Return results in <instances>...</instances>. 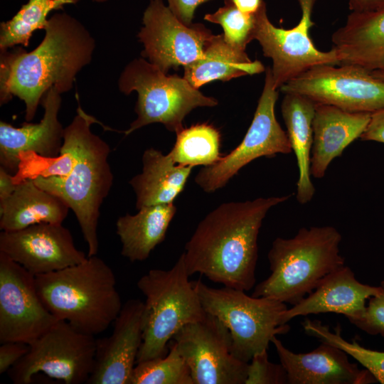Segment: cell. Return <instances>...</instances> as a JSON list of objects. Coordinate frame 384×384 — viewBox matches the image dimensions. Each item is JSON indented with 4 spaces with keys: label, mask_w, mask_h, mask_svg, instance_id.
<instances>
[{
    "label": "cell",
    "mask_w": 384,
    "mask_h": 384,
    "mask_svg": "<svg viewBox=\"0 0 384 384\" xmlns=\"http://www.w3.org/2000/svg\"><path fill=\"white\" fill-rule=\"evenodd\" d=\"M17 183L14 176L0 167V201L11 196L14 191Z\"/></svg>",
    "instance_id": "38"
},
{
    "label": "cell",
    "mask_w": 384,
    "mask_h": 384,
    "mask_svg": "<svg viewBox=\"0 0 384 384\" xmlns=\"http://www.w3.org/2000/svg\"><path fill=\"white\" fill-rule=\"evenodd\" d=\"M144 303L127 300L114 321L112 334L97 340L89 384H131L143 341Z\"/></svg>",
    "instance_id": "17"
},
{
    "label": "cell",
    "mask_w": 384,
    "mask_h": 384,
    "mask_svg": "<svg viewBox=\"0 0 384 384\" xmlns=\"http://www.w3.org/2000/svg\"><path fill=\"white\" fill-rule=\"evenodd\" d=\"M331 41L341 64L358 65L384 77V6L352 11L345 24L334 31Z\"/></svg>",
    "instance_id": "22"
},
{
    "label": "cell",
    "mask_w": 384,
    "mask_h": 384,
    "mask_svg": "<svg viewBox=\"0 0 384 384\" xmlns=\"http://www.w3.org/2000/svg\"><path fill=\"white\" fill-rule=\"evenodd\" d=\"M142 160V172L129 181L136 195V208L173 203L193 167L177 164L169 153L154 148L145 150Z\"/></svg>",
    "instance_id": "24"
},
{
    "label": "cell",
    "mask_w": 384,
    "mask_h": 384,
    "mask_svg": "<svg viewBox=\"0 0 384 384\" xmlns=\"http://www.w3.org/2000/svg\"><path fill=\"white\" fill-rule=\"evenodd\" d=\"M204 19L220 25L224 39L240 49L245 50L247 45L254 40L256 14H245L233 6L224 5L214 13L206 14Z\"/></svg>",
    "instance_id": "32"
},
{
    "label": "cell",
    "mask_w": 384,
    "mask_h": 384,
    "mask_svg": "<svg viewBox=\"0 0 384 384\" xmlns=\"http://www.w3.org/2000/svg\"><path fill=\"white\" fill-rule=\"evenodd\" d=\"M44 31L42 41L30 52L22 48L1 50L0 105L17 97L24 102L26 122L33 120L50 87L60 94L72 90L95 49L90 32L67 13L52 15Z\"/></svg>",
    "instance_id": "2"
},
{
    "label": "cell",
    "mask_w": 384,
    "mask_h": 384,
    "mask_svg": "<svg viewBox=\"0 0 384 384\" xmlns=\"http://www.w3.org/2000/svg\"><path fill=\"white\" fill-rule=\"evenodd\" d=\"M384 6V0H348L349 9L363 12L378 9Z\"/></svg>",
    "instance_id": "40"
},
{
    "label": "cell",
    "mask_w": 384,
    "mask_h": 384,
    "mask_svg": "<svg viewBox=\"0 0 384 384\" xmlns=\"http://www.w3.org/2000/svg\"><path fill=\"white\" fill-rule=\"evenodd\" d=\"M382 292L358 281L351 269L346 265L326 276L318 286L299 303L287 309L282 315V323L299 316L336 313L344 315L349 321L364 311L366 301Z\"/></svg>",
    "instance_id": "20"
},
{
    "label": "cell",
    "mask_w": 384,
    "mask_h": 384,
    "mask_svg": "<svg viewBox=\"0 0 384 384\" xmlns=\"http://www.w3.org/2000/svg\"><path fill=\"white\" fill-rule=\"evenodd\" d=\"M370 117V112H351L333 105L315 103L311 176L323 178L331 162L361 137Z\"/></svg>",
    "instance_id": "21"
},
{
    "label": "cell",
    "mask_w": 384,
    "mask_h": 384,
    "mask_svg": "<svg viewBox=\"0 0 384 384\" xmlns=\"http://www.w3.org/2000/svg\"><path fill=\"white\" fill-rule=\"evenodd\" d=\"M302 327L309 336L319 338L320 341L335 346L348 355L355 358L365 369L368 370L377 382L384 384V352L366 348L356 341L345 340L341 334V328L337 326L332 332L320 321L305 319Z\"/></svg>",
    "instance_id": "31"
},
{
    "label": "cell",
    "mask_w": 384,
    "mask_h": 384,
    "mask_svg": "<svg viewBox=\"0 0 384 384\" xmlns=\"http://www.w3.org/2000/svg\"><path fill=\"white\" fill-rule=\"evenodd\" d=\"M92 1L97 3H105V2L108 1L109 0H92Z\"/></svg>",
    "instance_id": "41"
},
{
    "label": "cell",
    "mask_w": 384,
    "mask_h": 384,
    "mask_svg": "<svg viewBox=\"0 0 384 384\" xmlns=\"http://www.w3.org/2000/svg\"><path fill=\"white\" fill-rule=\"evenodd\" d=\"M206 311L228 329L234 354L249 363L253 356L267 350L272 338L284 334L289 326L282 323L285 303L270 297L248 296L245 291L223 287L213 288L201 279L192 281Z\"/></svg>",
    "instance_id": "8"
},
{
    "label": "cell",
    "mask_w": 384,
    "mask_h": 384,
    "mask_svg": "<svg viewBox=\"0 0 384 384\" xmlns=\"http://www.w3.org/2000/svg\"><path fill=\"white\" fill-rule=\"evenodd\" d=\"M46 309L77 330L95 336L114 323L122 307L112 268L97 255L82 262L35 276Z\"/></svg>",
    "instance_id": "4"
},
{
    "label": "cell",
    "mask_w": 384,
    "mask_h": 384,
    "mask_svg": "<svg viewBox=\"0 0 384 384\" xmlns=\"http://www.w3.org/2000/svg\"><path fill=\"white\" fill-rule=\"evenodd\" d=\"M280 90L351 112L384 110V80L355 65L314 67L284 84Z\"/></svg>",
    "instance_id": "12"
},
{
    "label": "cell",
    "mask_w": 384,
    "mask_h": 384,
    "mask_svg": "<svg viewBox=\"0 0 384 384\" xmlns=\"http://www.w3.org/2000/svg\"><path fill=\"white\" fill-rule=\"evenodd\" d=\"M378 78H379V77H378ZM380 78H381V79L384 80V77H380Z\"/></svg>",
    "instance_id": "42"
},
{
    "label": "cell",
    "mask_w": 384,
    "mask_h": 384,
    "mask_svg": "<svg viewBox=\"0 0 384 384\" xmlns=\"http://www.w3.org/2000/svg\"><path fill=\"white\" fill-rule=\"evenodd\" d=\"M292 195L223 203L199 222L182 253L189 276L242 291L256 282L257 238L267 212Z\"/></svg>",
    "instance_id": "1"
},
{
    "label": "cell",
    "mask_w": 384,
    "mask_h": 384,
    "mask_svg": "<svg viewBox=\"0 0 384 384\" xmlns=\"http://www.w3.org/2000/svg\"><path fill=\"white\" fill-rule=\"evenodd\" d=\"M316 1L298 0L302 17L298 24L289 29L276 27L270 22L265 3L256 13L254 39L259 42L264 55L272 60L271 75L277 90L314 67L341 64L334 48L321 51L310 38L309 29L315 24L311 16Z\"/></svg>",
    "instance_id": "11"
},
{
    "label": "cell",
    "mask_w": 384,
    "mask_h": 384,
    "mask_svg": "<svg viewBox=\"0 0 384 384\" xmlns=\"http://www.w3.org/2000/svg\"><path fill=\"white\" fill-rule=\"evenodd\" d=\"M58 321L43 304L35 276L0 252V343L28 344Z\"/></svg>",
    "instance_id": "15"
},
{
    "label": "cell",
    "mask_w": 384,
    "mask_h": 384,
    "mask_svg": "<svg viewBox=\"0 0 384 384\" xmlns=\"http://www.w3.org/2000/svg\"><path fill=\"white\" fill-rule=\"evenodd\" d=\"M138 38L142 55L164 73L200 59L211 31L202 23H182L162 0H150Z\"/></svg>",
    "instance_id": "14"
},
{
    "label": "cell",
    "mask_w": 384,
    "mask_h": 384,
    "mask_svg": "<svg viewBox=\"0 0 384 384\" xmlns=\"http://www.w3.org/2000/svg\"><path fill=\"white\" fill-rule=\"evenodd\" d=\"M176 134V142L169 154L177 164L204 167L212 166L221 159V135L212 124H196Z\"/></svg>",
    "instance_id": "29"
},
{
    "label": "cell",
    "mask_w": 384,
    "mask_h": 384,
    "mask_svg": "<svg viewBox=\"0 0 384 384\" xmlns=\"http://www.w3.org/2000/svg\"><path fill=\"white\" fill-rule=\"evenodd\" d=\"M189 277L181 254L170 270H150L138 279L146 299L137 363L164 356L178 330L207 315Z\"/></svg>",
    "instance_id": "6"
},
{
    "label": "cell",
    "mask_w": 384,
    "mask_h": 384,
    "mask_svg": "<svg viewBox=\"0 0 384 384\" xmlns=\"http://www.w3.org/2000/svg\"><path fill=\"white\" fill-rule=\"evenodd\" d=\"M80 0H28L9 20L0 24V50L17 45L27 47L36 30H45L48 15Z\"/></svg>",
    "instance_id": "28"
},
{
    "label": "cell",
    "mask_w": 384,
    "mask_h": 384,
    "mask_svg": "<svg viewBox=\"0 0 384 384\" xmlns=\"http://www.w3.org/2000/svg\"><path fill=\"white\" fill-rule=\"evenodd\" d=\"M183 68V78L196 89L215 80L228 81L265 70L261 62L252 61L245 50L228 43L223 33L213 35L202 57Z\"/></svg>",
    "instance_id": "27"
},
{
    "label": "cell",
    "mask_w": 384,
    "mask_h": 384,
    "mask_svg": "<svg viewBox=\"0 0 384 384\" xmlns=\"http://www.w3.org/2000/svg\"><path fill=\"white\" fill-rule=\"evenodd\" d=\"M224 3L245 14H255L265 2L263 0H224Z\"/></svg>",
    "instance_id": "39"
},
{
    "label": "cell",
    "mask_w": 384,
    "mask_h": 384,
    "mask_svg": "<svg viewBox=\"0 0 384 384\" xmlns=\"http://www.w3.org/2000/svg\"><path fill=\"white\" fill-rule=\"evenodd\" d=\"M186 362L193 384H245L248 363L233 353L226 326L207 313L200 321L188 324L171 339Z\"/></svg>",
    "instance_id": "13"
},
{
    "label": "cell",
    "mask_w": 384,
    "mask_h": 384,
    "mask_svg": "<svg viewBox=\"0 0 384 384\" xmlns=\"http://www.w3.org/2000/svg\"><path fill=\"white\" fill-rule=\"evenodd\" d=\"M287 375L281 363H272L268 359L267 350L253 356L248 363L245 384H286Z\"/></svg>",
    "instance_id": "33"
},
{
    "label": "cell",
    "mask_w": 384,
    "mask_h": 384,
    "mask_svg": "<svg viewBox=\"0 0 384 384\" xmlns=\"http://www.w3.org/2000/svg\"><path fill=\"white\" fill-rule=\"evenodd\" d=\"M314 110L315 103L309 99L297 94H284L281 112L299 169L296 198L300 204L310 202L315 193L310 174Z\"/></svg>",
    "instance_id": "26"
},
{
    "label": "cell",
    "mask_w": 384,
    "mask_h": 384,
    "mask_svg": "<svg viewBox=\"0 0 384 384\" xmlns=\"http://www.w3.org/2000/svg\"><path fill=\"white\" fill-rule=\"evenodd\" d=\"M176 213L173 203L144 206L134 215L120 216L116 222V233L122 244L121 255L132 262L147 259L164 241Z\"/></svg>",
    "instance_id": "25"
},
{
    "label": "cell",
    "mask_w": 384,
    "mask_h": 384,
    "mask_svg": "<svg viewBox=\"0 0 384 384\" xmlns=\"http://www.w3.org/2000/svg\"><path fill=\"white\" fill-rule=\"evenodd\" d=\"M211 0H166L167 6L184 24L190 26L196 9L202 4Z\"/></svg>",
    "instance_id": "36"
},
{
    "label": "cell",
    "mask_w": 384,
    "mask_h": 384,
    "mask_svg": "<svg viewBox=\"0 0 384 384\" xmlns=\"http://www.w3.org/2000/svg\"><path fill=\"white\" fill-rule=\"evenodd\" d=\"M69 209L62 198L40 188L33 178H24L0 201V229L16 231L38 223L60 224Z\"/></svg>",
    "instance_id": "23"
},
{
    "label": "cell",
    "mask_w": 384,
    "mask_h": 384,
    "mask_svg": "<svg viewBox=\"0 0 384 384\" xmlns=\"http://www.w3.org/2000/svg\"><path fill=\"white\" fill-rule=\"evenodd\" d=\"M273 343L289 384H368L376 383L366 369L361 370L342 349L321 342L312 351L297 353L274 336Z\"/></svg>",
    "instance_id": "19"
},
{
    "label": "cell",
    "mask_w": 384,
    "mask_h": 384,
    "mask_svg": "<svg viewBox=\"0 0 384 384\" xmlns=\"http://www.w3.org/2000/svg\"><path fill=\"white\" fill-rule=\"evenodd\" d=\"M96 122L98 121L78 105L75 116L65 128L75 151L70 172L65 177L39 176L33 178L37 186L62 198L73 211L87 245L88 257L97 255L100 208L113 183L108 161L110 147L92 132L91 126Z\"/></svg>",
    "instance_id": "3"
},
{
    "label": "cell",
    "mask_w": 384,
    "mask_h": 384,
    "mask_svg": "<svg viewBox=\"0 0 384 384\" xmlns=\"http://www.w3.org/2000/svg\"><path fill=\"white\" fill-rule=\"evenodd\" d=\"M131 384H193L190 369L171 340L164 356L137 363Z\"/></svg>",
    "instance_id": "30"
},
{
    "label": "cell",
    "mask_w": 384,
    "mask_h": 384,
    "mask_svg": "<svg viewBox=\"0 0 384 384\" xmlns=\"http://www.w3.org/2000/svg\"><path fill=\"white\" fill-rule=\"evenodd\" d=\"M0 252L36 275L83 262L70 231L62 223H38L16 231H1Z\"/></svg>",
    "instance_id": "16"
},
{
    "label": "cell",
    "mask_w": 384,
    "mask_h": 384,
    "mask_svg": "<svg viewBox=\"0 0 384 384\" xmlns=\"http://www.w3.org/2000/svg\"><path fill=\"white\" fill-rule=\"evenodd\" d=\"M341 234L334 227L302 228L291 238H277L268 252L270 274L252 296L295 305L328 274L345 265Z\"/></svg>",
    "instance_id": "5"
},
{
    "label": "cell",
    "mask_w": 384,
    "mask_h": 384,
    "mask_svg": "<svg viewBox=\"0 0 384 384\" xmlns=\"http://www.w3.org/2000/svg\"><path fill=\"white\" fill-rule=\"evenodd\" d=\"M29 346L23 342L9 341L0 346V373L11 368L28 351Z\"/></svg>",
    "instance_id": "35"
},
{
    "label": "cell",
    "mask_w": 384,
    "mask_h": 384,
    "mask_svg": "<svg viewBox=\"0 0 384 384\" xmlns=\"http://www.w3.org/2000/svg\"><path fill=\"white\" fill-rule=\"evenodd\" d=\"M360 139L384 144V110L371 113L370 120Z\"/></svg>",
    "instance_id": "37"
},
{
    "label": "cell",
    "mask_w": 384,
    "mask_h": 384,
    "mask_svg": "<svg viewBox=\"0 0 384 384\" xmlns=\"http://www.w3.org/2000/svg\"><path fill=\"white\" fill-rule=\"evenodd\" d=\"M278 95L271 69L267 67L263 90L243 139L217 163L204 166L195 176V183L204 192L213 193L222 188L242 167L257 158H272L278 154H288L292 151L287 132L275 117Z\"/></svg>",
    "instance_id": "10"
},
{
    "label": "cell",
    "mask_w": 384,
    "mask_h": 384,
    "mask_svg": "<svg viewBox=\"0 0 384 384\" xmlns=\"http://www.w3.org/2000/svg\"><path fill=\"white\" fill-rule=\"evenodd\" d=\"M380 286L382 292L370 297L362 314L350 322L368 334L384 337V279Z\"/></svg>",
    "instance_id": "34"
},
{
    "label": "cell",
    "mask_w": 384,
    "mask_h": 384,
    "mask_svg": "<svg viewBox=\"0 0 384 384\" xmlns=\"http://www.w3.org/2000/svg\"><path fill=\"white\" fill-rule=\"evenodd\" d=\"M61 102V94L50 87L41 102L44 113L39 122L26 121L16 127L0 122V167L15 176L22 154H33L43 158H55L60 154L65 131L58 119Z\"/></svg>",
    "instance_id": "18"
},
{
    "label": "cell",
    "mask_w": 384,
    "mask_h": 384,
    "mask_svg": "<svg viewBox=\"0 0 384 384\" xmlns=\"http://www.w3.org/2000/svg\"><path fill=\"white\" fill-rule=\"evenodd\" d=\"M117 85L122 93L127 95L134 91L138 95L137 118L124 132L125 136L154 123L177 133L184 128L183 121L193 109L218 105L216 99L204 95L183 77L167 75L144 58L130 61Z\"/></svg>",
    "instance_id": "7"
},
{
    "label": "cell",
    "mask_w": 384,
    "mask_h": 384,
    "mask_svg": "<svg viewBox=\"0 0 384 384\" xmlns=\"http://www.w3.org/2000/svg\"><path fill=\"white\" fill-rule=\"evenodd\" d=\"M28 346L27 353L8 370L14 384H29L39 373L66 384L87 383L95 363V336L58 320Z\"/></svg>",
    "instance_id": "9"
}]
</instances>
